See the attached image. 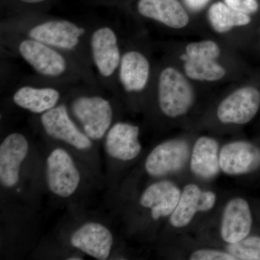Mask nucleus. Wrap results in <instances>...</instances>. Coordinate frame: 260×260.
<instances>
[{"instance_id":"1","label":"nucleus","mask_w":260,"mask_h":260,"mask_svg":"<svg viewBox=\"0 0 260 260\" xmlns=\"http://www.w3.org/2000/svg\"><path fill=\"white\" fill-rule=\"evenodd\" d=\"M0 41L2 47L21 58L41 79L66 86H101L93 70L64 51L13 32L0 31Z\"/></svg>"},{"instance_id":"2","label":"nucleus","mask_w":260,"mask_h":260,"mask_svg":"<svg viewBox=\"0 0 260 260\" xmlns=\"http://www.w3.org/2000/svg\"><path fill=\"white\" fill-rule=\"evenodd\" d=\"M91 27L92 25L40 13L4 19L0 23V31L19 34L56 48L94 71L88 47Z\"/></svg>"},{"instance_id":"3","label":"nucleus","mask_w":260,"mask_h":260,"mask_svg":"<svg viewBox=\"0 0 260 260\" xmlns=\"http://www.w3.org/2000/svg\"><path fill=\"white\" fill-rule=\"evenodd\" d=\"M99 88L83 85L69 90L68 109L82 129L92 140L106 136L114 123V104L98 92Z\"/></svg>"},{"instance_id":"4","label":"nucleus","mask_w":260,"mask_h":260,"mask_svg":"<svg viewBox=\"0 0 260 260\" xmlns=\"http://www.w3.org/2000/svg\"><path fill=\"white\" fill-rule=\"evenodd\" d=\"M92 67L99 83L113 93L119 91L117 74L122 50L119 37L112 25H92L88 40Z\"/></svg>"},{"instance_id":"5","label":"nucleus","mask_w":260,"mask_h":260,"mask_svg":"<svg viewBox=\"0 0 260 260\" xmlns=\"http://www.w3.org/2000/svg\"><path fill=\"white\" fill-rule=\"evenodd\" d=\"M159 109L168 117H179L189 112L194 102L190 83L180 72L172 67L164 68L157 80Z\"/></svg>"},{"instance_id":"6","label":"nucleus","mask_w":260,"mask_h":260,"mask_svg":"<svg viewBox=\"0 0 260 260\" xmlns=\"http://www.w3.org/2000/svg\"><path fill=\"white\" fill-rule=\"evenodd\" d=\"M66 86L41 79L25 81L15 90L12 99L15 105L34 114H42L61 104Z\"/></svg>"},{"instance_id":"7","label":"nucleus","mask_w":260,"mask_h":260,"mask_svg":"<svg viewBox=\"0 0 260 260\" xmlns=\"http://www.w3.org/2000/svg\"><path fill=\"white\" fill-rule=\"evenodd\" d=\"M40 124L49 138L64 142L78 150H88L93 145L92 140L73 121L65 103L61 102L41 114Z\"/></svg>"},{"instance_id":"8","label":"nucleus","mask_w":260,"mask_h":260,"mask_svg":"<svg viewBox=\"0 0 260 260\" xmlns=\"http://www.w3.org/2000/svg\"><path fill=\"white\" fill-rule=\"evenodd\" d=\"M47 181L51 192L59 198H70L78 189L79 171L71 155L64 149H54L48 156Z\"/></svg>"},{"instance_id":"9","label":"nucleus","mask_w":260,"mask_h":260,"mask_svg":"<svg viewBox=\"0 0 260 260\" xmlns=\"http://www.w3.org/2000/svg\"><path fill=\"white\" fill-rule=\"evenodd\" d=\"M151 75V66L148 56L138 49L122 51L117 74L119 90L128 95L140 94L148 88Z\"/></svg>"},{"instance_id":"10","label":"nucleus","mask_w":260,"mask_h":260,"mask_svg":"<svg viewBox=\"0 0 260 260\" xmlns=\"http://www.w3.org/2000/svg\"><path fill=\"white\" fill-rule=\"evenodd\" d=\"M259 108V90L246 86L237 89L222 101L217 115L225 124H245L255 117Z\"/></svg>"},{"instance_id":"11","label":"nucleus","mask_w":260,"mask_h":260,"mask_svg":"<svg viewBox=\"0 0 260 260\" xmlns=\"http://www.w3.org/2000/svg\"><path fill=\"white\" fill-rule=\"evenodd\" d=\"M189 146L183 140H171L155 147L147 157L145 169L149 175L161 177L180 170L189 159Z\"/></svg>"},{"instance_id":"12","label":"nucleus","mask_w":260,"mask_h":260,"mask_svg":"<svg viewBox=\"0 0 260 260\" xmlns=\"http://www.w3.org/2000/svg\"><path fill=\"white\" fill-rule=\"evenodd\" d=\"M220 170L228 175L251 174L260 169V147L246 141L224 145L219 154Z\"/></svg>"},{"instance_id":"13","label":"nucleus","mask_w":260,"mask_h":260,"mask_svg":"<svg viewBox=\"0 0 260 260\" xmlns=\"http://www.w3.org/2000/svg\"><path fill=\"white\" fill-rule=\"evenodd\" d=\"M29 150V143L23 135L13 133L8 135L0 145V181L5 187L17 185L20 179L22 164Z\"/></svg>"},{"instance_id":"14","label":"nucleus","mask_w":260,"mask_h":260,"mask_svg":"<svg viewBox=\"0 0 260 260\" xmlns=\"http://www.w3.org/2000/svg\"><path fill=\"white\" fill-rule=\"evenodd\" d=\"M217 195L212 191H204L194 184H187L181 191L177 208L170 215L173 227L181 229L191 223L195 215L213 209Z\"/></svg>"},{"instance_id":"15","label":"nucleus","mask_w":260,"mask_h":260,"mask_svg":"<svg viewBox=\"0 0 260 260\" xmlns=\"http://www.w3.org/2000/svg\"><path fill=\"white\" fill-rule=\"evenodd\" d=\"M73 247L99 260H106L110 256L114 237L105 225L88 222L77 229L70 239Z\"/></svg>"},{"instance_id":"16","label":"nucleus","mask_w":260,"mask_h":260,"mask_svg":"<svg viewBox=\"0 0 260 260\" xmlns=\"http://www.w3.org/2000/svg\"><path fill=\"white\" fill-rule=\"evenodd\" d=\"M253 216L250 205L242 198L229 200L224 208L220 235L224 242L234 244L250 234Z\"/></svg>"},{"instance_id":"17","label":"nucleus","mask_w":260,"mask_h":260,"mask_svg":"<svg viewBox=\"0 0 260 260\" xmlns=\"http://www.w3.org/2000/svg\"><path fill=\"white\" fill-rule=\"evenodd\" d=\"M140 128L124 121L114 123L105 136L104 148L108 155L122 161H129L139 155Z\"/></svg>"},{"instance_id":"18","label":"nucleus","mask_w":260,"mask_h":260,"mask_svg":"<svg viewBox=\"0 0 260 260\" xmlns=\"http://www.w3.org/2000/svg\"><path fill=\"white\" fill-rule=\"evenodd\" d=\"M180 189L170 181H160L148 186L140 198L142 207L150 210L153 220L170 216L177 208Z\"/></svg>"},{"instance_id":"19","label":"nucleus","mask_w":260,"mask_h":260,"mask_svg":"<svg viewBox=\"0 0 260 260\" xmlns=\"http://www.w3.org/2000/svg\"><path fill=\"white\" fill-rule=\"evenodd\" d=\"M136 9L140 16L169 28H183L189 21L187 13L178 0H138Z\"/></svg>"},{"instance_id":"20","label":"nucleus","mask_w":260,"mask_h":260,"mask_svg":"<svg viewBox=\"0 0 260 260\" xmlns=\"http://www.w3.org/2000/svg\"><path fill=\"white\" fill-rule=\"evenodd\" d=\"M218 142L210 137H200L191 150L190 169L197 177L211 179L220 170Z\"/></svg>"},{"instance_id":"21","label":"nucleus","mask_w":260,"mask_h":260,"mask_svg":"<svg viewBox=\"0 0 260 260\" xmlns=\"http://www.w3.org/2000/svg\"><path fill=\"white\" fill-rule=\"evenodd\" d=\"M184 61V71L191 79L200 81H217L225 75V70L216 61V59L202 56H180Z\"/></svg>"},{"instance_id":"22","label":"nucleus","mask_w":260,"mask_h":260,"mask_svg":"<svg viewBox=\"0 0 260 260\" xmlns=\"http://www.w3.org/2000/svg\"><path fill=\"white\" fill-rule=\"evenodd\" d=\"M208 19L214 30L219 34L229 31L234 27L244 26L251 22L249 15L233 9L221 2L210 6Z\"/></svg>"},{"instance_id":"23","label":"nucleus","mask_w":260,"mask_h":260,"mask_svg":"<svg viewBox=\"0 0 260 260\" xmlns=\"http://www.w3.org/2000/svg\"><path fill=\"white\" fill-rule=\"evenodd\" d=\"M226 249L237 260H260V237L249 235L239 242L229 244Z\"/></svg>"},{"instance_id":"24","label":"nucleus","mask_w":260,"mask_h":260,"mask_svg":"<svg viewBox=\"0 0 260 260\" xmlns=\"http://www.w3.org/2000/svg\"><path fill=\"white\" fill-rule=\"evenodd\" d=\"M188 56H203L218 59L220 54V47L213 41L191 43L186 47Z\"/></svg>"},{"instance_id":"25","label":"nucleus","mask_w":260,"mask_h":260,"mask_svg":"<svg viewBox=\"0 0 260 260\" xmlns=\"http://www.w3.org/2000/svg\"><path fill=\"white\" fill-rule=\"evenodd\" d=\"M190 260H237L228 251L217 249H203L194 251L191 254Z\"/></svg>"},{"instance_id":"26","label":"nucleus","mask_w":260,"mask_h":260,"mask_svg":"<svg viewBox=\"0 0 260 260\" xmlns=\"http://www.w3.org/2000/svg\"><path fill=\"white\" fill-rule=\"evenodd\" d=\"M18 5L19 15L40 14L39 10L51 0H14Z\"/></svg>"},{"instance_id":"27","label":"nucleus","mask_w":260,"mask_h":260,"mask_svg":"<svg viewBox=\"0 0 260 260\" xmlns=\"http://www.w3.org/2000/svg\"><path fill=\"white\" fill-rule=\"evenodd\" d=\"M224 3L233 9L247 15L255 13L259 9L257 0H224Z\"/></svg>"},{"instance_id":"28","label":"nucleus","mask_w":260,"mask_h":260,"mask_svg":"<svg viewBox=\"0 0 260 260\" xmlns=\"http://www.w3.org/2000/svg\"><path fill=\"white\" fill-rule=\"evenodd\" d=\"M210 0H184V3L189 9L198 11L209 3Z\"/></svg>"},{"instance_id":"29","label":"nucleus","mask_w":260,"mask_h":260,"mask_svg":"<svg viewBox=\"0 0 260 260\" xmlns=\"http://www.w3.org/2000/svg\"><path fill=\"white\" fill-rule=\"evenodd\" d=\"M70 260H81L83 259L82 258L78 257V256H74V257L69 258Z\"/></svg>"}]
</instances>
